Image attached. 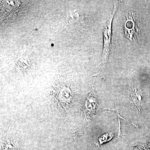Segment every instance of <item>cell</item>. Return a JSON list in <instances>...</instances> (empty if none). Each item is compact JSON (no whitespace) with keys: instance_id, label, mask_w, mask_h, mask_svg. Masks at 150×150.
Returning <instances> with one entry per match:
<instances>
[{"instance_id":"obj_2","label":"cell","mask_w":150,"mask_h":150,"mask_svg":"<svg viewBox=\"0 0 150 150\" xmlns=\"http://www.w3.org/2000/svg\"><path fill=\"white\" fill-rule=\"evenodd\" d=\"M96 106V100L93 94L91 93L89 95L86 100L85 112L89 115L92 114L95 111Z\"/></svg>"},{"instance_id":"obj_1","label":"cell","mask_w":150,"mask_h":150,"mask_svg":"<svg viewBox=\"0 0 150 150\" xmlns=\"http://www.w3.org/2000/svg\"><path fill=\"white\" fill-rule=\"evenodd\" d=\"M117 4L118 2L115 3V8L113 11V14L110 16V18L108 19V21L105 23L104 28H103L104 42L103 53L102 54V63L103 64L106 63L109 56V52H110L111 35V24H112V18L118 6Z\"/></svg>"},{"instance_id":"obj_3","label":"cell","mask_w":150,"mask_h":150,"mask_svg":"<svg viewBox=\"0 0 150 150\" xmlns=\"http://www.w3.org/2000/svg\"><path fill=\"white\" fill-rule=\"evenodd\" d=\"M2 5L6 8L10 10L18 7V1H2Z\"/></svg>"}]
</instances>
